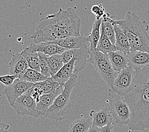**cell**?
Instances as JSON below:
<instances>
[{
	"instance_id": "obj_1",
	"label": "cell",
	"mask_w": 149,
	"mask_h": 132,
	"mask_svg": "<svg viewBox=\"0 0 149 132\" xmlns=\"http://www.w3.org/2000/svg\"><path fill=\"white\" fill-rule=\"evenodd\" d=\"M81 20L73 8L59 11L40 19L31 38L35 43L49 42L68 36H80Z\"/></svg>"
},
{
	"instance_id": "obj_2",
	"label": "cell",
	"mask_w": 149,
	"mask_h": 132,
	"mask_svg": "<svg viewBox=\"0 0 149 132\" xmlns=\"http://www.w3.org/2000/svg\"><path fill=\"white\" fill-rule=\"evenodd\" d=\"M124 99L131 110L129 130H149V67L135 70L133 87Z\"/></svg>"
},
{
	"instance_id": "obj_3",
	"label": "cell",
	"mask_w": 149,
	"mask_h": 132,
	"mask_svg": "<svg viewBox=\"0 0 149 132\" xmlns=\"http://www.w3.org/2000/svg\"><path fill=\"white\" fill-rule=\"evenodd\" d=\"M115 22L120 27L127 37L131 51L149 52V26L146 21H141L136 13L128 11L124 19L115 20Z\"/></svg>"
},
{
	"instance_id": "obj_4",
	"label": "cell",
	"mask_w": 149,
	"mask_h": 132,
	"mask_svg": "<svg viewBox=\"0 0 149 132\" xmlns=\"http://www.w3.org/2000/svg\"><path fill=\"white\" fill-rule=\"evenodd\" d=\"M77 77L78 74L74 73L64 84L63 91L57 97L52 106L46 111L44 116L57 121L64 119V114L72 105L70 99L72 91L76 84Z\"/></svg>"
},
{
	"instance_id": "obj_5",
	"label": "cell",
	"mask_w": 149,
	"mask_h": 132,
	"mask_svg": "<svg viewBox=\"0 0 149 132\" xmlns=\"http://www.w3.org/2000/svg\"><path fill=\"white\" fill-rule=\"evenodd\" d=\"M88 60L95 67L110 89L118 72L114 69L108 53H104L97 50H90Z\"/></svg>"
},
{
	"instance_id": "obj_6",
	"label": "cell",
	"mask_w": 149,
	"mask_h": 132,
	"mask_svg": "<svg viewBox=\"0 0 149 132\" xmlns=\"http://www.w3.org/2000/svg\"><path fill=\"white\" fill-rule=\"evenodd\" d=\"M134 77L135 70L130 66L118 71L109 91L124 97L133 88Z\"/></svg>"
},
{
	"instance_id": "obj_7",
	"label": "cell",
	"mask_w": 149,
	"mask_h": 132,
	"mask_svg": "<svg viewBox=\"0 0 149 132\" xmlns=\"http://www.w3.org/2000/svg\"><path fill=\"white\" fill-rule=\"evenodd\" d=\"M122 97L123 96L116 94V97L111 100L109 106L113 123L118 126L127 125L131 116L130 108Z\"/></svg>"
},
{
	"instance_id": "obj_8",
	"label": "cell",
	"mask_w": 149,
	"mask_h": 132,
	"mask_svg": "<svg viewBox=\"0 0 149 132\" xmlns=\"http://www.w3.org/2000/svg\"><path fill=\"white\" fill-rule=\"evenodd\" d=\"M90 46L76 49H68L61 54L64 64L70 62L73 57L75 59L73 73L79 74L85 68L86 63L89 58Z\"/></svg>"
},
{
	"instance_id": "obj_9",
	"label": "cell",
	"mask_w": 149,
	"mask_h": 132,
	"mask_svg": "<svg viewBox=\"0 0 149 132\" xmlns=\"http://www.w3.org/2000/svg\"><path fill=\"white\" fill-rule=\"evenodd\" d=\"M19 116L41 117L36 109V102L28 91L19 97L11 106Z\"/></svg>"
},
{
	"instance_id": "obj_10",
	"label": "cell",
	"mask_w": 149,
	"mask_h": 132,
	"mask_svg": "<svg viewBox=\"0 0 149 132\" xmlns=\"http://www.w3.org/2000/svg\"><path fill=\"white\" fill-rule=\"evenodd\" d=\"M34 84L35 83L28 82L21 78H16L11 85L6 86L3 91V94L7 97L9 104L12 106L17 99L31 88Z\"/></svg>"
},
{
	"instance_id": "obj_11",
	"label": "cell",
	"mask_w": 149,
	"mask_h": 132,
	"mask_svg": "<svg viewBox=\"0 0 149 132\" xmlns=\"http://www.w3.org/2000/svg\"><path fill=\"white\" fill-rule=\"evenodd\" d=\"M49 43L56 44L66 49H76L90 46L89 41L84 35L79 36H68L57 40L49 41Z\"/></svg>"
},
{
	"instance_id": "obj_12",
	"label": "cell",
	"mask_w": 149,
	"mask_h": 132,
	"mask_svg": "<svg viewBox=\"0 0 149 132\" xmlns=\"http://www.w3.org/2000/svg\"><path fill=\"white\" fill-rule=\"evenodd\" d=\"M63 89L64 84H60L52 92L43 94L40 96L39 100L36 102V109L41 117L45 115L46 111L52 106L54 100L62 92Z\"/></svg>"
},
{
	"instance_id": "obj_13",
	"label": "cell",
	"mask_w": 149,
	"mask_h": 132,
	"mask_svg": "<svg viewBox=\"0 0 149 132\" xmlns=\"http://www.w3.org/2000/svg\"><path fill=\"white\" fill-rule=\"evenodd\" d=\"M128 66L134 70L143 69L149 67V52L141 50H134L127 54Z\"/></svg>"
},
{
	"instance_id": "obj_14",
	"label": "cell",
	"mask_w": 149,
	"mask_h": 132,
	"mask_svg": "<svg viewBox=\"0 0 149 132\" xmlns=\"http://www.w3.org/2000/svg\"><path fill=\"white\" fill-rule=\"evenodd\" d=\"M28 48L33 52H42L47 56L55 55V54H62L64 51L68 50L56 44L49 43V42H42L39 43H33L28 46Z\"/></svg>"
},
{
	"instance_id": "obj_15",
	"label": "cell",
	"mask_w": 149,
	"mask_h": 132,
	"mask_svg": "<svg viewBox=\"0 0 149 132\" xmlns=\"http://www.w3.org/2000/svg\"><path fill=\"white\" fill-rule=\"evenodd\" d=\"M10 74L19 78L29 68L28 64L21 53L14 54L9 64Z\"/></svg>"
},
{
	"instance_id": "obj_16",
	"label": "cell",
	"mask_w": 149,
	"mask_h": 132,
	"mask_svg": "<svg viewBox=\"0 0 149 132\" xmlns=\"http://www.w3.org/2000/svg\"><path fill=\"white\" fill-rule=\"evenodd\" d=\"M90 115L93 117V125L98 127H102L113 123L112 116L109 107H103L99 110H93Z\"/></svg>"
},
{
	"instance_id": "obj_17",
	"label": "cell",
	"mask_w": 149,
	"mask_h": 132,
	"mask_svg": "<svg viewBox=\"0 0 149 132\" xmlns=\"http://www.w3.org/2000/svg\"><path fill=\"white\" fill-rule=\"evenodd\" d=\"M114 29L116 32V43L117 50L126 54L131 52V47L127 37L117 23L114 22Z\"/></svg>"
},
{
	"instance_id": "obj_18",
	"label": "cell",
	"mask_w": 149,
	"mask_h": 132,
	"mask_svg": "<svg viewBox=\"0 0 149 132\" xmlns=\"http://www.w3.org/2000/svg\"><path fill=\"white\" fill-rule=\"evenodd\" d=\"M74 62H75V59L73 57L70 62L64 64V66L58 72L52 76V78L60 84H65L74 74Z\"/></svg>"
},
{
	"instance_id": "obj_19",
	"label": "cell",
	"mask_w": 149,
	"mask_h": 132,
	"mask_svg": "<svg viewBox=\"0 0 149 132\" xmlns=\"http://www.w3.org/2000/svg\"><path fill=\"white\" fill-rule=\"evenodd\" d=\"M108 55L114 69L118 72L128 66L129 59L127 54L116 50L109 52Z\"/></svg>"
},
{
	"instance_id": "obj_20",
	"label": "cell",
	"mask_w": 149,
	"mask_h": 132,
	"mask_svg": "<svg viewBox=\"0 0 149 132\" xmlns=\"http://www.w3.org/2000/svg\"><path fill=\"white\" fill-rule=\"evenodd\" d=\"M103 21V18L96 19L93 24L92 30L87 38L90 43L91 50H96L98 41L101 36V26Z\"/></svg>"
},
{
	"instance_id": "obj_21",
	"label": "cell",
	"mask_w": 149,
	"mask_h": 132,
	"mask_svg": "<svg viewBox=\"0 0 149 132\" xmlns=\"http://www.w3.org/2000/svg\"><path fill=\"white\" fill-rule=\"evenodd\" d=\"M21 53L26 59L29 68L40 71V59L38 52H33L28 46H26L22 50Z\"/></svg>"
},
{
	"instance_id": "obj_22",
	"label": "cell",
	"mask_w": 149,
	"mask_h": 132,
	"mask_svg": "<svg viewBox=\"0 0 149 132\" xmlns=\"http://www.w3.org/2000/svg\"><path fill=\"white\" fill-rule=\"evenodd\" d=\"M96 50L104 53H108L110 52L117 50L116 45L111 41L103 30L101 31V36Z\"/></svg>"
},
{
	"instance_id": "obj_23",
	"label": "cell",
	"mask_w": 149,
	"mask_h": 132,
	"mask_svg": "<svg viewBox=\"0 0 149 132\" xmlns=\"http://www.w3.org/2000/svg\"><path fill=\"white\" fill-rule=\"evenodd\" d=\"M19 78L28 81V82L36 83L47 79L48 77L43 75L40 71L29 67Z\"/></svg>"
},
{
	"instance_id": "obj_24",
	"label": "cell",
	"mask_w": 149,
	"mask_h": 132,
	"mask_svg": "<svg viewBox=\"0 0 149 132\" xmlns=\"http://www.w3.org/2000/svg\"><path fill=\"white\" fill-rule=\"evenodd\" d=\"M47 59L50 74H51V77H52L64 66V63L62 59L61 54H55L53 55L47 56Z\"/></svg>"
},
{
	"instance_id": "obj_25",
	"label": "cell",
	"mask_w": 149,
	"mask_h": 132,
	"mask_svg": "<svg viewBox=\"0 0 149 132\" xmlns=\"http://www.w3.org/2000/svg\"><path fill=\"white\" fill-rule=\"evenodd\" d=\"M93 121L89 119H79L74 121L70 124V132H86L89 131L92 126Z\"/></svg>"
},
{
	"instance_id": "obj_26",
	"label": "cell",
	"mask_w": 149,
	"mask_h": 132,
	"mask_svg": "<svg viewBox=\"0 0 149 132\" xmlns=\"http://www.w3.org/2000/svg\"><path fill=\"white\" fill-rule=\"evenodd\" d=\"M114 23L103 20L101 26V30H103L106 36L113 44L116 43V32L114 29Z\"/></svg>"
},
{
	"instance_id": "obj_27",
	"label": "cell",
	"mask_w": 149,
	"mask_h": 132,
	"mask_svg": "<svg viewBox=\"0 0 149 132\" xmlns=\"http://www.w3.org/2000/svg\"><path fill=\"white\" fill-rule=\"evenodd\" d=\"M38 53L40 59V72L47 77H51L48 62H47V55L42 52H38Z\"/></svg>"
},
{
	"instance_id": "obj_28",
	"label": "cell",
	"mask_w": 149,
	"mask_h": 132,
	"mask_svg": "<svg viewBox=\"0 0 149 132\" xmlns=\"http://www.w3.org/2000/svg\"><path fill=\"white\" fill-rule=\"evenodd\" d=\"M91 12L96 15V19L102 18L103 15L105 13L104 8L102 5H95L91 8Z\"/></svg>"
},
{
	"instance_id": "obj_29",
	"label": "cell",
	"mask_w": 149,
	"mask_h": 132,
	"mask_svg": "<svg viewBox=\"0 0 149 132\" xmlns=\"http://www.w3.org/2000/svg\"><path fill=\"white\" fill-rule=\"evenodd\" d=\"M16 78H17L15 75L8 74V75L0 76V82L5 84L6 86L11 85Z\"/></svg>"
},
{
	"instance_id": "obj_30",
	"label": "cell",
	"mask_w": 149,
	"mask_h": 132,
	"mask_svg": "<svg viewBox=\"0 0 149 132\" xmlns=\"http://www.w3.org/2000/svg\"><path fill=\"white\" fill-rule=\"evenodd\" d=\"M113 131V123L108 124L105 126L99 127V132H112Z\"/></svg>"
},
{
	"instance_id": "obj_31",
	"label": "cell",
	"mask_w": 149,
	"mask_h": 132,
	"mask_svg": "<svg viewBox=\"0 0 149 132\" xmlns=\"http://www.w3.org/2000/svg\"><path fill=\"white\" fill-rule=\"evenodd\" d=\"M10 125L0 122V131H8Z\"/></svg>"
}]
</instances>
